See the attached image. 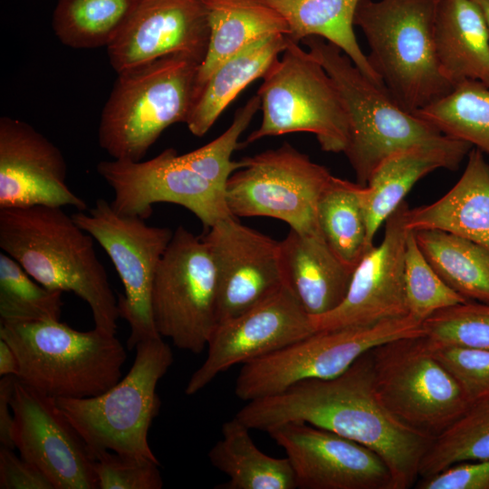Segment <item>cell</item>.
<instances>
[{"mask_svg":"<svg viewBox=\"0 0 489 489\" xmlns=\"http://www.w3.org/2000/svg\"><path fill=\"white\" fill-rule=\"evenodd\" d=\"M418 489H489V459L462 462L421 478Z\"/></svg>","mask_w":489,"mask_h":489,"instance_id":"ab89813d","label":"cell"},{"mask_svg":"<svg viewBox=\"0 0 489 489\" xmlns=\"http://www.w3.org/2000/svg\"><path fill=\"white\" fill-rule=\"evenodd\" d=\"M485 459H489V398L471 404L434 438L421 461L419 477L435 475L458 463Z\"/></svg>","mask_w":489,"mask_h":489,"instance_id":"836d02e7","label":"cell"},{"mask_svg":"<svg viewBox=\"0 0 489 489\" xmlns=\"http://www.w3.org/2000/svg\"><path fill=\"white\" fill-rule=\"evenodd\" d=\"M414 232L426 259L450 288L466 300L489 302V251L446 231Z\"/></svg>","mask_w":489,"mask_h":489,"instance_id":"f546056e","label":"cell"},{"mask_svg":"<svg viewBox=\"0 0 489 489\" xmlns=\"http://www.w3.org/2000/svg\"><path fill=\"white\" fill-rule=\"evenodd\" d=\"M0 489H54L34 465L17 456L12 448H0Z\"/></svg>","mask_w":489,"mask_h":489,"instance_id":"60d3db41","label":"cell"},{"mask_svg":"<svg viewBox=\"0 0 489 489\" xmlns=\"http://www.w3.org/2000/svg\"><path fill=\"white\" fill-rule=\"evenodd\" d=\"M107 253L120 276L124 294L118 299L120 317L130 328L128 348L161 337L152 312V288L157 268L174 231L149 225L145 220L117 213L99 198L94 206L72 215Z\"/></svg>","mask_w":489,"mask_h":489,"instance_id":"5bb4252c","label":"cell"},{"mask_svg":"<svg viewBox=\"0 0 489 489\" xmlns=\"http://www.w3.org/2000/svg\"><path fill=\"white\" fill-rule=\"evenodd\" d=\"M315 332L312 316L283 285L248 311L218 323L207 356L191 375L185 393L195 395L237 364L273 353Z\"/></svg>","mask_w":489,"mask_h":489,"instance_id":"9a60e30c","label":"cell"},{"mask_svg":"<svg viewBox=\"0 0 489 489\" xmlns=\"http://www.w3.org/2000/svg\"><path fill=\"white\" fill-rule=\"evenodd\" d=\"M407 225L446 231L489 251V164L484 153L473 148L455 185L436 201L409 208Z\"/></svg>","mask_w":489,"mask_h":489,"instance_id":"cb8c5ba5","label":"cell"},{"mask_svg":"<svg viewBox=\"0 0 489 489\" xmlns=\"http://www.w3.org/2000/svg\"><path fill=\"white\" fill-rule=\"evenodd\" d=\"M408 204L404 200L385 222V234L353 270L348 292L334 310L312 317L315 331L369 327L408 315L405 251Z\"/></svg>","mask_w":489,"mask_h":489,"instance_id":"2e32d148","label":"cell"},{"mask_svg":"<svg viewBox=\"0 0 489 489\" xmlns=\"http://www.w3.org/2000/svg\"><path fill=\"white\" fill-rule=\"evenodd\" d=\"M434 34L441 72L454 87L476 81L489 88V28L475 0H439Z\"/></svg>","mask_w":489,"mask_h":489,"instance_id":"d4e9b609","label":"cell"},{"mask_svg":"<svg viewBox=\"0 0 489 489\" xmlns=\"http://www.w3.org/2000/svg\"><path fill=\"white\" fill-rule=\"evenodd\" d=\"M19 373V360L13 348L0 338V376H15Z\"/></svg>","mask_w":489,"mask_h":489,"instance_id":"7bdbcfd3","label":"cell"},{"mask_svg":"<svg viewBox=\"0 0 489 489\" xmlns=\"http://www.w3.org/2000/svg\"><path fill=\"white\" fill-rule=\"evenodd\" d=\"M289 26L288 38L300 43L317 36L336 45L370 80L383 85L358 43L354 16L360 0H264Z\"/></svg>","mask_w":489,"mask_h":489,"instance_id":"f1b7e54d","label":"cell"},{"mask_svg":"<svg viewBox=\"0 0 489 489\" xmlns=\"http://www.w3.org/2000/svg\"><path fill=\"white\" fill-rule=\"evenodd\" d=\"M369 351L335 378L303 380L248 401L235 417L262 431L288 422L332 431L377 453L389 469L393 489H408L419 478L421 461L435 437L405 426L383 405L374 387Z\"/></svg>","mask_w":489,"mask_h":489,"instance_id":"6da1fadb","label":"cell"},{"mask_svg":"<svg viewBox=\"0 0 489 489\" xmlns=\"http://www.w3.org/2000/svg\"><path fill=\"white\" fill-rule=\"evenodd\" d=\"M209 34L202 0H138L107 47L110 63L117 73L173 54L187 55L201 63Z\"/></svg>","mask_w":489,"mask_h":489,"instance_id":"ffe728a7","label":"cell"},{"mask_svg":"<svg viewBox=\"0 0 489 489\" xmlns=\"http://www.w3.org/2000/svg\"><path fill=\"white\" fill-rule=\"evenodd\" d=\"M260 108L259 97H252L222 134L186 154L169 148L145 161L99 162L97 172L114 193L113 209L146 220L154 204L172 203L192 212L206 230L233 216L226 204V185L242 162L233 160L232 155Z\"/></svg>","mask_w":489,"mask_h":489,"instance_id":"7a4b0ae2","label":"cell"},{"mask_svg":"<svg viewBox=\"0 0 489 489\" xmlns=\"http://www.w3.org/2000/svg\"><path fill=\"white\" fill-rule=\"evenodd\" d=\"M283 284L312 317L325 314L344 300L353 270L332 251L321 231L290 229L279 242Z\"/></svg>","mask_w":489,"mask_h":489,"instance_id":"603a6c76","label":"cell"},{"mask_svg":"<svg viewBox=\"0 0 489 489\" xmlns=\"http://www.w3.org/2000/svg\"><path fill=\"white\" fill-rule=\"evenodd\" d=\"M433 345L489 350V302L466 301L436 312L423 321Z\"/></svg>","mask_w":489,"mask_h":489,"instance_id":"8d00e7d4","label":"cell"},{"mask_svg":"<svg viewBox=\"0 0 489 489\" xmlns=\"http://www.w3.org/2000/svg\"><path fill=\"white\" fill-rule=\"evenodd\" d=\"M369 352L379 398L409 428L436 437L469 408L459 383L424 335L392 340Z\"/></svg>","mask_w":489,"mask_h":489,"instance_id":"30bf717a","label":"cell"},{"mask_svg":"<svg viewBox=\"0 0 489 489\" xmlns=\"http://www.w3.org/2000/svg\"><path fill=\"white\" fill-rule=\"evenodd\" d=\"M251 429L235 417L222 426V438L208 453L213 466L228 480L217 489H295L294 472L289 459L262 452Z\"/></svg>","mask_w":489,"mask_h":489,"instance_id":"83f0119b","label":"cell"},{"mask_svg":"<svg viewBox=\"0 0 489 489\" xmlns=\"http://www.w3.org/2000/svg\"><path fill=\"white\" fill-rule=\"evenodd\" d=\"M428 344L457 380L470 405L489 398V350Z\"/></svg>","mask_w":489,"mask_h":489,"instance_id":"f35d334b","label":"cell"},{"mask_svg":"<svg viewBox=\"0 0 489 489\" xmlns=\"http://www.w3.org/2000/svg\"><path fill=\"white\" fill-rule=\"evenodd\" d=\"M473 148L465 140L443 135L385 158L374 169L362 191L369 245H374V237L381 225L419 179L438 168L457 169Z\"/></svg>","mask_w":489,"mask_h":489,"instance_id":"7402d4cb","label":"cell"},{"mask_svg":"<svg viewBox=\"0 0 489 489\" xmlns=\"http://www.w3.org/2000/svg\"><path fill=\"white\" fill-rule=\"evenodd\" d=\"M404 264L408 314L416 319L424 321L437 311L469 301L450 288L436 273L411 230L407 236Z\"/></svg>","mask_w":489,"mask_h":489,"instance_id":"d590c367","label":"cell"},{"mask_svg":"<svg viewBox=\"0 0 489 489\" xmlns=\"http://www.w3.org/2000/svg\"><path fill=\"white\" fill-rule=\"evenodd\" d=\"M286 35L265 37L225 60L196 94L186 121L189 131L204 136L221 113L252 82L263 78L287 47Z\"/></svg>","mask_w":489,"mask_h":489,"instance_id":"4316f807","label":"cell"},{"mask_svg":"<svg viewBox=\"0 0 489 489\" xmlns=\"http://www.w3.org/2000/svg\"><path fill=\"white\" fill-rule=\"evenodd\" d=\"M363 187L333 176L317 206V221L324 239L352 269L372 247L367 238Z\"/></svg>","mask_w":489,"mask_h":489,"instance_id":"4dcf8cb0","label":"cell"},{"mask_svg":"<svg viewBox=\"0 0 489 489\" xmlns=\"http://www.w3.org/2000/svg\"><path fill=\"white\" fill-rule=\"evenodd\" d=\"M475 1L481 6L483 10L487 24H488V28H489V0H475Z\"/></svg>","mask_w":489,"mask_h":489,"instance_id":"ee69618b","label":"cell"},{"mask_svg":"<svg viewBox=\"0 0 489 489\" xmlns=\"http://www.w3.org/2000/svg\"><path fill=\"white\" fill-rule=\"evenodd\" d=\"M11 406L14 448L54 489H98L94 458L54 398L16 378Z\"/></svg>","mask_w":489,"mask_h":489,"instance_id":"e0dca14e","label":"cell"},{"mask_svg":"<svg viewBox=\"0 0 489 489\" xmlns=\"http://www.w3.org/2000/svg\"><path fill=\"white\" fill-rule=\"evenodd\" d=\"M207 14L209 43L195 82L194 98L225 60L273 34H289L283 15L264 0H202ZM194 101V99H193Z\"/></svg>","mask_w":489,"mask_h":489,"instance_id":"484cf974","label":"cell"},{"mask_svg":"<svg viewBox=\"0 0 489 489\" xmlns=\"http://www.w3.org/2000/svg\"><path fill=\"white\" fill-rule=\"evenodd\" d=\"M439 0H360L354 25L369 46L368 59L389 94L416 112L454 86L441 72L435 47Z\"/></svg>","mask_w":489,"mask_h":489,"instance_id":"5b68a950","label":"cell"},{"mask_svg":"<svg viewBox=\"0 0 489 489\" xmlns=\"http://www.w3.org/2000/svg\"><path fill=\"white\" fill-rule=\"evenodd\" d=\"M98 489H160L159 462L110 450L91 453Z\"/></svg>","mask_w":489,"mask_h":489,"instance_id":"74e56055","label":"cell"},{"mask_svg":"<svg viewBox=\"0 0 489 489\" xmlns=\"http://www.w3.org/2000/svg\"><path fill=\"white\" fill-rule=\"evenodd\" d=\"M135 349L127 375L106 391L54 400L91 453L110 450L158 462L148 436L160 408L158 383L172 365L173 353L162 337L139 342Z\"/></svg>","mask_w":489,"mask_h":489,"instance_id":"ba28073f","label":"cell"},{"mask_svg":"<svg viewBox=\"0 0 489 489\" xmlns=\"http://www.w3.org/2000/svg\"><path fill=\"white\" fill-rule=\"evenodd\" d=\"M302 43L331 76L344 104L350 137L343 153L358 184L366 186L374 169L390 155L444 135L402 107L336 45L317 36Z\"/></svg>","mask_w":489,"mask_h":489,"instance_id":"52a82bcc","label":"cell"},{"mask_svg":"<svg viewBox=\"0 0 489 489\" xmlns=\"http://www.w3.org/2000/svg\"><path fill=\"white\" fill-rule=\"evenodd\" d=\"M285 452L300 489H393L382 458L332 431L288 422L266 431Z\"/></svg>","mask_w":489,"mask_h":489,"instance_id":"ac0fdd59","label":"cell"},{"mask_svg":"<svg viewBox=\"0 0 489 489\" xmlns=\"http://www.w3.org/2000/svg\"><path fill=\"white\" fill-rule=\"evenodd\" d=\"M215 264L202 235L178 226L156 271L152 312L158 332L178 349L200 353L218 325Z\"/></svg>","mask_w":489,"mask_h":489,"instance_id":"7c38bea8","label":"cell"},{"mask_svg":"<svg viewBox=\"0 0 489 489\" xmlns=\"http://www.w3.org/2000/svg\"><path fill=\"white\" fill-rule=\"evenodd\" d=\"M93 237L62 207L0 208V248L43 286L72 292L91 309L94 327L116 334L118 300Z\"/></svg>","mask_w":489,"mask_h":489,"instance_id":"3957f363","label":"cell"},{"mask_svg":"<svg viewBox=\"0 0 489 489\" xmlns=\"http://www.w3.org/2000/svg\"><path fill=\"white\" fill-rule=\"evenodd\" d=\"M415 113L444 135L489 155V88L482 82L465 81Z\"/></svg>","mask_w":489,"mask_h":489,"instance_id":"d6a6232c","label":"cell"},{"mask_svg":"<svg viewBox=\"0 0 489 489\" xmlns=\"http://www.w3.org/2000/svg\"><path fill=\"white\" fill-rule=\"evenodd\" d=\"M15 376H3L0 379V443L14 449V413L11 406Z\"/></svg>","mask_w":489,"mask_h":489,"instance_id":"b9f144b4","label":"cell"},{"mask_svg":"<svg viewBox=\"0 0 489 489\" xmlns=\"http://www.w3.org/2000/svg\"><path fill=\"white\" fill-rule=\"evenodd\" d=\"M241 162L226 185L233 216H267L299 233L321 231L317 206L333 177L324 166L287 142Z\"/></svg>","mask_w":489,"mask_h":489,"instance_id":"4fadbf2b","label":"cell"},{"mask_svg":"<svg viewBox=\"0 0 489 489\" xmlns=\"http://www.w3.org/2000/svg\"><path fill=\"white\" fill-rule=\"evenodd\" d=\"M424 335L423 321L408 314L369 327L315 331L273 353L244 364L235 394L246 402L281 393L308 379H329L374 347Z\"/></svg>","mask_w":489,"mask_h":489,"instance_id":"8fae6325","label":"cell"},{"mask_svg":"<svg viewBox=\"0 0 489 489\" xmlns=\"http://www.w3.org/2000/svg\"><path fill=\"white\" fill-rule=\"evenodd\" d=\"M0 338L18 358L16 378L53 398L96 396L122 378L124 346L95 327L82 331L60 321H1Z\"/></svg>","mask_w":489,"mask_h":489,"instance_id":"277c9868","label":"cell"},{"mask_svg":"<svg viewBox=\"0 0 489 489\" xmlns=\"http://www.w3.org/2000/svg\"><path fill=\"white\" fill-rule=\"evenodd\" d=\"M199 65L173 54L118 73L101 116L100 147L112 159L140 161L167 128L186 123Z\"/></svg>","mask_w":489,"mask_h":489,"instance_id":"8992f818","label":"cell"},{"mask_svg":"<svg viewBox=\"0 0 489 489\" xmlns=\"http://www.w3.org/2000/svg\"><path fill=\"white\" fill-rule=\"evenodd\" d=\"M62 292L43 286L14 258L0 253L1 321H60Z\"/></svg>","mask_w":489,"mask_h":489,"instance_id":"e575fe53","label":"cell"},{"mask_svg":"<svg viewBox=\"0 0 489 489\" xmlns=\"http://www.w3.org/2000/svg\"><path fill=\"white\" fill-rule=\"evenodd\" d=\"M138 0H58L53 32L75 49L108 47L118 36Z\"/></svg>","mask_w":489,"mask_h":489,"instance_id":"1f68e13d","label":"cell"},{"mask_svg":"<svg viewBox=\"0 0 489 489\" xmlns=\"http://www.w3.org/2000/svg\"><path fill=\"white\" fill-rule=\"evenodd\" d=\"M202 236L216 271L218 323L248 311L284 285L278 241L235 216L218 221Z\"/></svg>","mask_w":489,"mask_h":489,"instance_id":"d6986e66","label":"cell"},{"mask_svg":"<svg viewBox=\"0 0 489 489\" xmlns=\"http://www.w3.org/2000/svg\"><path fill=\"white\" fill-rule=\"evenodd\" d=\"M257 96L262 122L245 144L269 136L309 132L322 150L344 152L350 126L340 95L321 62L298 43L289 39L263 76Z\"/></svg>","mask_w":489,"mask_h":489,"instance_id":"9c48e42d","label":"cell"},{"mask_svg":"<svg viewBox=\"0 0 489 489\" xmlns=\"http://www.w3.org/2000/svg\"><path fill=\"white\" fill-rule=\"evenodd\" d=\"M62 151L28 123L0 119V208L73 206L86 202L66 184Z\"/></svg>","mask_w":489,"mask_h":489,"instance_id":"44dd1931","label":"cell"}]
</instances>
